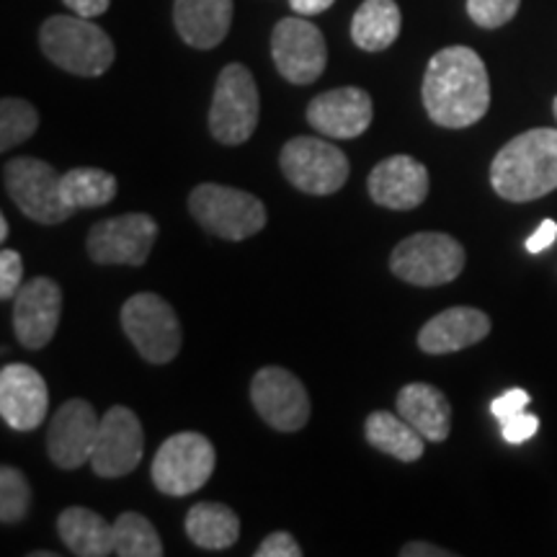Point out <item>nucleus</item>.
<instances>
[{
    "label": "nucleus",
    "instance_id": "f257e3e1",
    "mask_svg": "<svg viewBox=\"0 0 557 557\" xmlns=\"http://www.w3.org/2000/svg\"><path fill=\"white\" fill-rule=\"evenodd\" d=\"M421 96L438 127L465 129L480 122L491 107V78L483 58L470 47L438 50L423 75Z\"/></svg>",
    "mask_w": 557,
    "mask_h": 557
},
{
    "label": "nucleus",
    "instance_id": "f03ea898",
    "mask_svg": "<svg viewBox=\"0 0 557 557\" xmlns=\"http://www.w3.org/2000/svg\"><path fill=\"white\" fill-rule=\"evenodd\" d=\"M491 184L506 201H534L557 189V129L521 132L493 158Z\"/></svg>",
    "mask_w": 557,
    "mask_h": 557
},
{
    "label": "nucleus",
    "instance_id": "7ed1b4c3",
    "mask_svg": "<svg viewBox=\"0 0 557 557\" xmlns=\"http://www.w3.org/2000/svg\"><path fill=\"white\" fill-rule=\"evenodd\" d=\"M39 47L54 65L81 78H99L114 65V41L94 18L52 16L41 24Z\"/></svg>",
    "mask_w": 557,
    "mask_h": 557
},
{
    "label": "nucleus",
    "instance_id": "20e7f679",
    "mask_svg": "<svg viewBox=\"0 0 557 557\" xmlns=\"http://www.w3.org/2000/svg\"><path fill=\"white\" fill-rule=\"evenodd\" d=\"M191 218H197L209 235L225 240L253 238L267 227V207L253 194L233 186L201 184L189 197Z\"/></svg>",
    "mask_w": 557,
    "mask_h": 557
},
{
    "label": "nucleus",
    "instance_id": "39448f33",
    "mask_svg": "<svg viewBox=\"0 0 557 557\" xmlns=\"http://www.w3.org/2000/svg\"><path fill=\"white\" fill-rule=\"evenodd\" d=\"M465 269V248L447 233H416L403 238L389 256V271L416 287H442Z\"/></svg>",
    "mask_w": 557,
    "mask_h": 557
},
{
    "label": "nucleus",
    "instance_id": "423d86ee",
    "mask_svg": "<svg viewBox=\"0 0 557 557\" xmlns=\"http://www.w3.org/2000/svg\"><path fill=\"white\" fill-rule=\"evenodd\" d=\"M261 99L253 75L240 62L222 67L209 109V132L222 145L248 143L259 127Z\"/></svg>",
    "mask_w": 557,
    "mask_h": 557
},
{
    "label": "nucleus",
    "instance_id": "0eeeda50",
    "mask_svg": "<svg viewBox=\"0 0 557 557\" xmlns=\"http://www.w3.org/2000/svg\"><path fill=\"white\" fill-rule=\"evenodd\" d=\"M214 462H218V455L205 434L181 431L160 444L152 459L150 478L165 496H191L212 478Z\"/></svg>",
    "mask_w": 557,
    "mask_h": 557
},
{
    "label": "nucleus",
    "instance_id": "6e6552de",
    "mask_svg": "<svg viewBox=\"0 0 557 557\" xmlns=\"http://www.w3.org/2000/svg\"><path fill=\"white\" fill-rule=\"evenodd\" d=\"M60 181L62 173L39 158H13L3 165V184L13 205L39 225H60L75 212L62 199Z\"/></svg>",
    "mask_w": 557,
    "mask_h": 557
},
{
    "label": "nucleus",
    "instance_id": "1a4fd4ad",
    "mask_svg": "<svg viewBox=\"0 0 557 557\" xmlns=\"http://www.w3.org/2000/svg\"><path fill=\"white\" fill-rule=\"evenodd\" d=\"M122 329L137 354L150 364H169L181 351V323L160 295L139 292L122 308Z\"/></svg>",
    "mask_w": 557,
    "mask_h": 557
},
{
    "label": "nucleus",
    "instance_id": "9d476101",
    "mask_svg": "<svg viewBox=\"0 0 557 557\" xmlns=\"http://www.w3.org/2000/svg\"><path fill=\"white\" fill-rule=\"evenodd\" d=\"M278 165L295 189L312 197L336 194L348 178V158L320 137L289 139L278 156Z\"/></svg>",
    "mask_w": 557,
    "mask_h": 557
},
{
    "label": "nucleus",
    "instance_id": "9b49d317",
    "mask_svg": "<svg viewBox=\"0 0 557 557\" xmlns=\"http://www.w3.org/2000/svg\"><path fill=\"white\" fill-rule=\"evenodd\" d=\"M158 238V225L150 214H120L90 227L86 250L101 267H143Z\"/></svg>",
    "mask_w": 557,
    "mask_h": 557
},
{
    "label": "nucleus",
    "instance_id": "f8f14e48",
    "mask_svg": "<svg viewBox=\"0 0 557 557\" xmlns=\"http://www.w3.org/2000/svg\"><path fill=\"white\" fill-rule=\"evenodd\" d=\"M271 54L282 78L295 86H310L323 75L329 50L315 24L292 16L282 18L271 34Z\"/></svg>",
    "mask_w": 557,
    "mask_h": 557
},
{
    "label": "nucleus",
    "instance_id": "ddd939ff",
    "mask_svg": "<svg viewBox=\"0 0 557 557\" xmlns=\"http://www.w3.org/2000/svg\"><path fill=\"white\" fill-rule=\"evenodd\" d=\"M250 400L271 429L299 431L310 421V395L289 369L263 367L250 382Z\"/></svg>",
    "mask_w": 557,
    "mask_h": 557
},
{
    "label": "nucleus",
    "instance_id": "4468645a",
    "mask_svg": "<svg viewBox=\"0 0 557 557\" xmlns=\"http://www.w3.org/2000/svg\"><path fill=\"white\" fill-rule=\"evenodd\" d=\"M145 455V431L129 408L114 406L99 423L90 468L99 478H124L137 468Z\"/></svg>",
    "mask_w": 557,
    "mask_h": 557
},
{
    "label": "nucleus",
    "instance_id": "2eb2a0df",
    "mask_svg": "<svg viewBox=\"0 0 557 557\" xmlns=\"http://www.w3.org/2000/svg\"><path fill=\"white\" fill-rule=\"evenodd\" d=\"M99 418L88 400H67L54 413L47 431V455L62 470H78L90 462L96 436H99Z\"/></svg>",
    "mask_w": 557,
    "mask_h": 557
},
{
    "label": "nucleus",
    "instance_id": "dca6fc26",
    "mask_svg": "<svg viewBox=\"0 0 557 557\" xmlns=\"http://www.w3.org/2000/svg\"><path fill=\"white\" fill-rule=\"evenodd\" d=\"M13 331L21 346L45 348L54 338L62 315V289L50 276H37L26 282L13 297Z\"/></svg>",
    "mask_w": 557,
    "mask_h": 557
},
{
    "label": "nucleus",
    "instance_id": "f3484780",
    "mask_svg": "<svg viewBox=\"0 0 557 557\" xmlns=\"http://www.w3.org/2000/svg\"><path fill=\"white\" fill-rule=\"evenodd\" d=\"M50 408L47 382L29 364H5L0 372V416L16 431H34Z\"/></svg>",
    "mask_w": 557,
    "mask_h": 557
},
{
    "label": "nucleus",
    "instance_id": "a211bd4d",
    "mask_svg": "<svg viewBox=\"0 0 557 557\" xmlns=\"http://www.w3.org/2000/svg\"><path fill=\"white\" fill-rule=\"evenodd\" d=\"M374 107L367 90L346 86L315 96L308 107L310 127L333 139H354L372 124Z\"/></svg>",
    "mask_w": 557,
    "mask_h": 557
},
{
    "label": "nucleus",
    "instance_id": "6ab92c4d",
    "mask_svg": "<svg viewBox=\"0 0 557 557\" xmlns=\"http://www.w3.org/2000/svg\"><path fill=\"white\" fill-rule=\"evenodd\" d=\"M367 189L380 207L408 212L429 197V171L410 156H389L369 173Z\"/></svg>",
    "mask_w": 557,
    "mask_h": 557
},
{
    "label": "nucleus",
    "instance_id": "aec40b11",
    "mask_svg": "<svg viewBox=\"0 0 557 557\" xmlns=\"http://www.w3.org/2000/svg\"><path fill=\"white\" fill-rule=\"evenodd\" d=\"M487 333H491V318L483 310L459 305L431 318L418 333V346L421 351L442 357V354H455L480 344Z\"/></svg>",
    "mask_w": 557,
    "mask_h": 557
},
{
    "label": "nucleus",
    "instance_id": "412c9836",
    "mask_svg": "<svg viewBox=\"0 0 557 557\" xmlns=\"http://www.w3.org/2000/svg\"><path fill=\"white\" fill-rule=\"evenodd\" d=\"M178 37L197 50H212L233 24V0H176L173 5Z\"/></svg>",
    "mask_w": 557,
    "mask_h": 557
},
{
    "label": "nucleus",
    "instance_id": "4be33fe9",
    "mask_svg": "<svg viewBox=\"0 0 557 557\" xmlns=\"http://www.w3.org/2000/svg\"><path fill=\"white\" fill-rule=\"evenodd\" d=\"M398 413L426 442H444L451 431V406L447 395L429 382H410L400 389Z\"/></svg>",
    "mask_w": 557,
    "mask_h": 557
},
{
    "label": "nucleus",
    "instance_id": "5701e85b",
    "mask_svg": "<svg viewBox=\"0 0 557 557\" xmlns=\"http://www.w3.org/2000/svg\"><path fill=\"white\" fill-rule=\"evenodd\" d=\"M58 534L70 553L78 557H107L114 553V524L90 508H65L58 517Z\"/></svg>",
    "mask_w": 557,
    "mask_h": 557
},
{
    "label": "nucleus",
    "instance_id": "b1692460",
    "mask_svg": "<svg viewBox=\"0 0 557 557\" xmlns=\"http://www.w3.org/2000/svg\"><path fill=\"white\" fill-rule=\"evenodd\" d=\"M400 9L395 0H364L354 13L351 39L364 52H382L398 39Z\"/></svg>",
    "mask_w": 557,
    "mask_h": 557
},
{
    "label": "nucleus",
    "instance_id": "393cba45",
    "mask_svg": "<svg viewBox=\"0 0 557 557\" xmlns=\"http://www.w3.org/2000/svg\"><path fill=\"white\" fill-rule=\"evenodd\" d=\"M186 534L197 547L227 549L240 537V519L225 504L201 500L186 513Z\"/></svg>",
    "mask_w": 557,
    "mask_h": 557
},
{
    "label": "nucleus",
    "instance_id": "a878e982",
    "mask_svg": "<svg viewBox=\"0 0 557 557\" xmlns=\"http://www.w3.org/2000/svg\"><path fill=\"white\" fill-rule=\"evenodd\" d=\"M364 436L374 449L400 459V462H416L423 457V438L410 426L403 416L389 413V410H374L364 421Z\"/></svg>",
    "mask_w": 557,
    "mask_h": 557
},
{
    "label": "nucleus",
    "instance_id": "bb28decb",
    "mask_svg": "<svg viewBox=\"0 0 557 557\" xmlns=\"http://www.w3.org/2000/svg\"><path fill=\"white\" fill-rule=\"evenodd\" d=\"M60 189L73 209L103 207L116 197V178L101 169H73L62 173Z\"/></svg>",
    "mask_w": 557,
    "mask_h": 557
},
{
    "label": "nucleus",
    "instance_id": "cd10ccee",
    "mask_svg": "<svg viewBox=\"0 0 557 557\" xmlns=\"http://www.w3.org/2000/svg\"><path fill=\"white\" fill-rule=\"evenodd\" d=\"M114 555L120 557L163 555V542H160L152 521L137 511L122 513V517L114 521Z\"/></svg>",
    "mask_w": 557,
    "mask_h": 557
},
{
    "label": "nucleus",
    "instance_id": "c85d7f7f",
    "mask_svg": "<svg viewBox=\"0 0 557 557\" xmlns=\"http://www.w3.org/2000/svg\"><path fill=\"white\" fill-rule=\"evenodd\" d=\"M39 127V114L29 101L11 99L0 101V150L9 152L16 145L26 143Z\"/></svg>",
    "mask_w": 557,
    "mask_h": 557
},
{
    "label": "nucleus",
    "instance_id": "c756f323",
    "mask_svg": "<svg viewBox=\"0 0 557 557\" xmlns=\"http://www.w3.org/2000/svg\"><path fill=\"white\" fill-rule=\"evenodd\" d=\"M32 506V485L26 475L11 465L0 468V521L5 527L26 519Z\"/></svg>",
    "mask_w": 557,
    "mask_h": 557
},
{
    "label": "nucleus",
    "instance_id": "7c9ffc66",
    "mask_svg": "<svg viewBox=\"0 0 557 557\" xmlns=\"http://www.w3.org/2000/svg\"><path fill=\"white\" fill-rule=\"evenodd\" d=\"M521 0H468V13L483 29H498L517 16Z\"/></svg>",
    "mask_w": 557,
    "mask_h": 557
},
{
    "label": "nucleus",
    "instance_id": "2f4dec72",
    "mask_svg": "<svg viewBox=\"0 0 557 557\" xmlns=\"http://www.w3.org/2000/svg\"><path fill=\"white\" fill-rule=\"evenodd\" d=\"M21 278H24V263L16 250L5 248L0 253V299H11L18 295Z\"/></svg>",
    "mask_w": 557,
    "mask_h": 557
},
{
    "label": "nucleus",
    "instance_id": "473e14b6",
    "mask_svg": "<svg viewBox=\"0 0 557 557\" xmlns=\"http://www.w3.org/2000/svg\"><path fill=\"white\" fill-rule=\"evenodd\" d=\"M537 431H540V418L527 413V410H521V413L500 421V434H504L508 444H524L537 434Z\"/></svg>",
    "mask_w": 557,
    "mask_h": 557
},
{
    "label": "nucleus",
    "instance_id": "72a5a7b5",
    "mask_svg": "<svg viewBox=\"0 0 557 557\" xmlns=\"http://www.w3.org/2000/svg\"><path fill=\"white\" fill-rule=\"evenodd\" d=\"M256 557H302V547L289 532H274L261 542Z\"/></svg>",
    "mask_w": 557,
    "mask_h": 557
},
{
    "label": "nucleus",
    "instance_id": "f704fd0d",
    "mask_svg": "<svg viewBox=\"0 0 557 557\" xmlns=\"http://www.w3.org/2000/svg\"><path fill=\"white\" fill-rule=\"evenodd\" d=\"M529 403H532V398H529L527 389L513 387V389H508V393L498 395V398L491 403V413L496 416L498 421H506V418H511V416L521 413V410H527Z\"/></svg>",
    "mask_w": 557,
    "mask_h": 557
},
{
    "label": "nucleus",
    "instance_id": "c9c22d12",
    "mask_svg": "<svg viewBox=\"0 0 557 557\" xmlns=\"http://www.w3.org/2000/svg\"><path fill=\"white\" fill-rule=\"evenodd\" d=\"M555 238H557V222L545 220L537 230H534L532 235H529L527 250H529V253H542V250H547L549 246H553Z\"/></svg>",
    "mask_w": 557,
    "mask_h": 557
},
{
    "label": "nucleus",
    "instance_id": "e433bc0d",
    "mask_svg": "<svg viewBox=\"0 0 557 557\" xmlns=\"http://www.w3.org/2000/svg\"><path fill=\"white\" fill-rule=\"evenodd\" d=\"M111 0H65V5L73 13H78L83 18H96L101 13L109 11Z\"/></svg>",
    "mask_w": 557,
    "mask_h": 557
},
{
    "label": "nucleus",
    "instance_id": "4c0bfd02",
    "mask_svg": "<svg viewBox=\"0 0 557 557\" xmlns=\"http://www.w3.org/2000/svg\"><path fill=\"white\" fill-rule=\"evenodd\" d=\"M451 553L444 547L429 545V542H408L400 547V557H449Z\"/></svg>",
    "mask_w": 557,
    "mask_h": 557
},
{
    "label": "nucleus",
    "instance_id": "58836bf2",
    "mask_svg": "<svg viewBox=\"0 0 557 557\" xmlns=\"http://www.w3.org/2000/svg\"><path fill=\"white\" fill-rule=\"evenodd\" d=\"M336 0H289L292 11H297L299 16H318V13L329 11Z\"/></svg>",
    "mask_w": 557,
    "mask_h": 557
},
{
    "label": "nucleus",
    "instance_id": "ea45409f",
    "mask_svg": "<svg viewBox=\"0 0 557 557\" xmlns=\"http://www.w3.org/2000/svg\"><path fill=\"white\" fill-rule=\"evenodd\" d=\"M5 238H9V220L0 218V240H5Z\"/></svg>",
    "mask_w": 557,
    "mask_h": 557
},
{
    "label": "nucleus",
    "instance_id": "a19ab883",
    "mask_svg": "<svg viewBox=\"0 0 557 557\" xmlns=\"http://www.w3.org/2000/svg\"><path fill=\"white\" fill-rule=\"evenodd\" d=\"M553 114H555V120H557V96H555V101H553Z\"/></svg>",
    "mask_w": 557,
    "mask_h": 557
}]
</instances>
